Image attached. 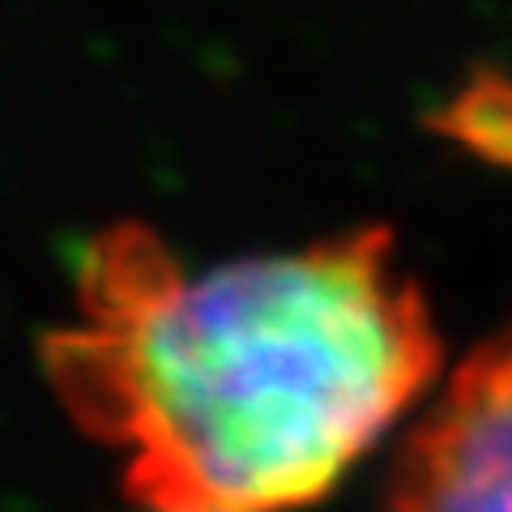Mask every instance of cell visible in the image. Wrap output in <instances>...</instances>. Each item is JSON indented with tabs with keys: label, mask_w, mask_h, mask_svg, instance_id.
I'll return each mask as SVG.
<instances>
[{
	"label": "cell",
	"mask_w": 512,
	"mask_h": 512,
	"mask_svg": "<svg viewBox=\"0 0 512 512\" xmlns=\"http://www.w3.org/2000/svg\"><path fill=\"white\" fill-rule=\"evenodd\" d=\"M389 512H512V325L448 376L414 427Z\"/></svg>",
	"instance_id": "7a4b0ae2"
},
{
	"label": "cell",
	"mask_w": 512,
	"mask_h": 512,
	"mask_svg": "<svg viewBox=\"0 0 512 512\" xmlns=\"http://www.w3.org/2000/svg\"><path fill=\"white\" fill-rule=\"evenodd\" d=\"M440 333L384 227L192 269L116 218L73 261L43 376L141 508L316 504L431 389Z\"/></svg>",
	"instance_id": "6da1fadb"
},
{
	"label": "cell",
	"mask_w": 512,
	"mask_h": 512,
	"mask_svg": "<svg viewBox=\"0 0 512 512\" xmlns=\"http://www.w3.org/2000/svg\"><path fill=\"white\" fill-rule=\"evenodd\" d=\"M146 512H184V508H146Z\"/></svg>",
	"instance_id": "3957f363"
}]
</instances>
